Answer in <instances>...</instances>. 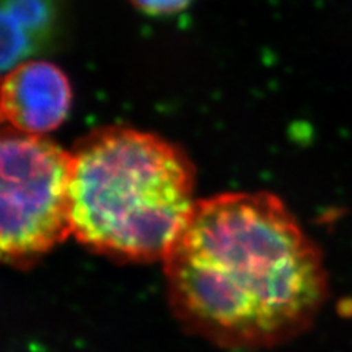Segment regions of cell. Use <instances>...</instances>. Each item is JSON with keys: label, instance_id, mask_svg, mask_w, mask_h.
I'll use <instances>...</instances> for the list:
<instances>
[{"label": "cell", "instance_id": "1", "mask_svg": "<svg viewBox=\"0 0 352 352\" xmlns=\"http://www.w3.org/2000/svg\"><path fill=\"white\" fill-rule=\"evenodd\" d=\"M163 263L176 318L222 348L288 342L329 296L322 250L269 192L198 200Z\"/></svg>", "mask_w": 352, "mask_h": 352}, {"label": "cell", "instance_id": "2", "mask_svg": "<svg viewBox=\"0 0 352 352\" xmlns=\"http://www.w3.org/2000/svg\"><path fill=\"white\" fill-rule=\"evenodd\" d=\"M194 185L192 163L172 142L94 129L71 151L72 235L110 258L164 260L195 207Z\"/></svg>", "mask_w": 352, "mask_h": 352}, {"label": "cell", "instance_id": "3", "mask_svg": "<svg viewBox=\"0 0 352 352\" xmlns=\"http://www.w3.org/2000/svg\"><path fill=\"white\" fill-rule=\"evenodd\" d=\"M0 141V251L5 261L24 266L72 234L71 153L12 128Z\"/></svg>", "mask_w": 352, "mask_h": 352}, {"label": "cell", "instance_id": "4", "mask_svg": "<svg viewBox=\"0 0 352 352\" xmlns=\"http://www.w3.org/2000/svg\"><path fill=\"white\" fill-rule=\"evenodd\" d=\"M72 102L69 80L46 60L22 62L2 82V118L15 131L44 135L68 116Z\"/></svg>", "mask_w": 352, "mask_h": 352}, {"label": "cell", "instance_id": "5", "mask_svg": "<svg viewBox=\"0 0 352 352\" xmlns=\"http://www.w3.org/2000/svg\"><path fill=\"white\" fill-rule=\"evenodd\" d=\"M53 0H2V69L15 68L52 36Z\"/></svg>", "mask_w": 352, "mask_h": 352}, {"label": "cell", "instance_id": "6", "mask_svg": "<svg viewBox=\"0 0 352 352\" xmlns=\"http://www.w3.org/2000/svg\"><path fill=\"white\" fill-rule=\"evenodd\" d=\"M141 12L151 16H168L178 14L190 5L191 0H129Z\"/></svg>", "mask_w": 352, "mask_h": 352}]
</instances>
